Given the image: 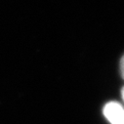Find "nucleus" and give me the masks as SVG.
<instances>
[{
    "label": "nucleus",
    "mask_w": 124,
    "mask_h": 124,
    "mask_svg": "<svg viewBox=\"0 0 124 124\" xmlns=\"http://www.w3.org/2000/svg\"><path fill=\"white\" fill-rule=\"evenodd\" d=\"M121 97H122V100H123V102H124V86H123L122 89H121Z\"/></svg>",
    "instance_id": "3"
},
{
    "label": "nucleus",
    "mask_w": 124,
    "mask_h": 124,
    "mask_svg": "<svg viewBox=\"0 0 124 124\" xmlns=\"http://www.w3.org/2000/svg\"><path fill=\"white\" fill-rule=\"evenodd\" d=\"M103 112L110 124H124V107L118 102L107 103Z\"/></svg>",
    "instance_id": "1"
},
{
    "label": "nucleus",
    "mask_w": 124,
    "mask_h": 124,
    "mask_svg": "<svg viewBox=\"0 0 124 124\" xmlns=\"http://www.w3.org/2000/svg\"><path fill=\"white\" fill-rule=\"evenodd\" d=\"M120 73L122 78L124 79V55L122 56L121 60H120Z\"/></svg>",
    "instance_id": "2"
}]
</instances>
